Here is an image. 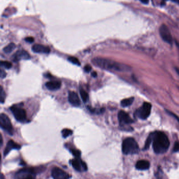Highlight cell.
Returning <instances> with one entry per match:
<instances>
[{"mask_svg": "<svg viewBox=\"0 0 179 179\" xmlns=\"http://www.w3.org/2000/svg\"><path fill=\"white\" fill-rule=\"evenodd\" d=\"M94 65L104 69L115 71H129L131 68L126 64L102 58H95L92 60Z\"/></svg>", "mask_w": 179, "mask_h": 179, "instance_id": "6da1fadb", "label": "cell"}, {"mask_svg": "<svg viewBox=\"0 0 179 179\" xmlns=\"http://www.w3.org/2000/svg\"><path fill=\"white\" fill-rule=\"evenodd\" d=\"M169 146V140L166 134L161 132L154 133L153 148L155 153L157 154H162L166 153Z\"/></svg>", "mask_w": 179, "mask_h": 179, "instance_id": "7a4b0ae2", "label": "cell"}, {"mask_svg": "<svg viewBox=\"0 0 179 179\" xmlns=\"http://www.w3.org/2000/svg\"><path fill=\"white\" fill-rule=\"evenodd\" d=\"M122 150L125 155L135 154L139 151V146L133 138H127L123 141Z\"/></svg>", "mask_w": 179, "mask_h": 179, "instance_id": "3957f363", "label": "cell"}, {"mask_svg": "<svg viewBox=\"0 0 179 179\" xmlns=\"http://www.w3.org/2000/svg\"><path fill=\"white\" fill-rule=\"evenodd\" d=\"M36 171L33 168H23L16 173L15 179H35Z\"/></svg>", "mask_w": 179, "mask_h": 179, "instance_id": "277c9868", "label": "cell"}, {"mask_svg": "<svg viewBox=\"0 0 179 179\" xmlns=\"http://www.w3.org/2000/svg\"><path fill=\"white\" fill-rule=\"evenodd\" d=\"M151 105L148 102H145L143 105L135 112L137 117L141 119H146L150 115Z\"/></svg>", "mask_w": 179, "mask_h": 179, "instance_id": "5b68a950", "label": "cell"}, {"mask_svg": "<svg viewBox=\"0 0 179 179\" xmlns=\"http://www.w3.org/2000/svg\"><path fill=\"white\" fill-rule=\"evenodd\" d=\"M0 125L1 127L8 133L10 135H13L14 130L10 119L8 116L2 113L0 115Z\"/></svg>", "mask_w": 179, "mask_h": 179, "instance_id": "8992f818", "label": "cell"}, {"mask_svg": "<svg viewBox=\"0 0 179 179\" xmlns=\"http://www.w3.org/2000/svg\"><path fill=\"white\" fill-rule=\"evenodd\" d=\"M12 113L13 114L15 119L19 122H24L26 119V113L25 109L16 106H12L10 108Z\"/></svg>", "mask_w": 179, "mask_h": 179, "instance_id": "52a82bcc", "label": "cell"}, {"mask_svg": "<svg viewBox=\"0 0 179 179\" xmlns=\"http://www.w3.org/2000/svg\"><path fill=\"white\" fill-rule=\"evenodd\" d=\"M71 164L72 167L77 171L84 172L87 170V164L80 158V157H75L74 159L71 160Z\"/></svg>", "mask_w": 179, "mask_h": 179, "instance_id": "ba28073f", "label": "cell"}, {"mask_svg": "<svg viewBox=\"0 0 179 179\" xmlns=\"http://www.w3.org/2000/svg\"><path fill=\"white\" fill-rule=\"evenodd\" d=\"M159 33L160 36L164 42L169 44H171L173 40L172 37L169 29L166 25L163 24L160 26Z\"/></svg>", "mask_w": 179, "mask_h": 179, "instance_id": "9c48e42d", "label": "cell"}, {"mask_svg": "<svg viewBox=\"0 0 179 179\" xmlns=\"http://www.w3.org/2000/svg\"><path fill=\"white\" fill-rule=\"evenodd\" d=\"M51 177L53 179H69L71 177L68 173L57 167L51 170Z\"/></svg>", "mask_w": 179, "mask_h": 179, "instance_id": "30bf717a", "label": "cell"}, {"mask_svg": "<svg viewBox=\"0 0 179 179\" xmlns=\"http://www.w3.org/2000/svg\"><path fill=\"white\" fill-rule=\"evenodd\" d=\"M118 117L120 126H124L126 125L130 124L133 122L132 119L128 113L123 111H120L118 113Z\"/></svg>", "mask_w": 179, "mask_h": 179, "instance_id": "8fae6325", "label": "cell"}, {"mask_svg": "<svg viewBox=\"0 0 179 179\" xmlns=\"http://www.w3.org/2000/svg\"><path fill=\"white\" fill-rule=\"evenodd\" d=\"M30 58L31 57L29 53L24 50H18L12 56V60L14 62H17L21 60H27Z\"/></svg>", "mask_w": 179, "mask_h": 179, "instance_id": "7c38bea8", "label": "cell"}, {"mask_svg": "<svg viewBox=\"0 0 179 179\" xmlns=\"http://www.w3.org/2000/svg\"><path fill=\"white\" fill-rule=\"evenodd\" d=\"M68 101L69 103L76 107L80 105V100L77 93L74 91H69L68 93Z\"/></svg>", "mask_w": 179, "mask_h": 179, "instance_id": "4fadbf2b", "label": "cell"}, {"mask_svg": "<svg viewBox=\"0 0 179 179\" xmlns=\"http://www.w3.org/2000/svg\"><path fill=\"white\" fill-rule=\"evenodd\" d=\"M21 146L19 145L18 143H16L12 140H10V141H8L5 148L4 149V153H3L4 156H6L12 149L19 150L21 149Z\"/></svg>", "mask_w": 179, "mask_h": 179, "instance_id": "5bb4252c", "label": "cell"}, {"mask_svg": "<svg viewBox=\"0 0 179 179\" xmlns=\"http://www.w3.org/2000/svg\"><path fill=\"white\" fill-rule=\"evenodd\" d=\"M33 51L36 53H49L51 51L50 48L40 44H35L32 48Z\"/></svg>", "mask_w": 179, "mask_h": 179, "instance_id": "9a60e30c", "label": "cell"}, {"mask_svg": "<svg viewBox=\"0 0 179 179\" xmlns=\"http://www.w3.org/2000/svg\"><path fill=\"white\" fill-rule=\"evenodd\" d=\"M46 87L50 90H57L61 88V82L60 81H49L46 83Z\"/></svg>", "mask_w": 179, "mask_h": 179, "instance_id": "2e32d148", "label": "cell"}, {"mask_svg": "<svg viewBox=\"0 0 179 179\" xmlns=\"http://www.w3.org/2000/svg\"><path fill=\"white\" fill-rule=\"evenodd\" d=\"M150 162L147 160H139L137 162L135 167L138 170H145L148 169L150 167Z\"/></svg>", "mask_w": 179, "mask_h": 179, "instance_id": "e0dca14e", "label": "cell"}, {"mask_svg": "<svg viewBox=\"0 0 179 179\" xmlns=\"http://www.w3.org/2000/svg\"><path fill=\"white\" fill-rule=\"evenodd\" d=\"M153 136H154V133H151L149 135L148 137L147 138L146 143H145V147L143 148V150H146L148 149L150 146L151 143L153 141Z\"/></svg>", "mask_w": 179, "mask_h": 179, "instance_id": "ac0fdd59", "label": "cell"}, {"mask_svg": "<svg viewBox=\"0 0 179 179\" xmlns=\"http://www.w3.org/2000/svg\"><path fill=\"white\" fill-rule=\"evenodd\" d=\"M16 48V44L13 43H11L10 44H9L8 46H6L5 47H4L3 51L6 53H12V51H13Z\"/></svg>", "mask_w": 179, "mask_h": 179, "instance_id": "d6986e66", "label": "cell"}, {"mask_svg": "<svg viewBox=\"0 0 179 179\" xmlns=\"http://www.w3.org/2000/svg\"><path fill=\"white\" fill-rule=\"evenodd\" d=\"M79 92H80V96L83 102L85 103L87 102L88 100H89V95L86 91L84 90V89L80 87Z\"/></svg>", "mask_w": 179, "mask_h": 179, "instance_id": "ffe728a7", "label": "cell"}, {"mask_svg": "<svg viewBox=\"0 0 179 179\" xmlns=\"http://www.w3.org/2000/svg\"><path fill=\"white\" fill-rule=\"evenodd\" d=\"M134 98H126L122 100L121 102V105L122 107H127L131 105L133 102Z\"/></svg>", "mask_w": 179, "mask_h": 179, "instance_id": "44dd1931", "label": "cell"}, {"mask_svg": "<svg viewBox=\"0 0 179 179\" xmlns=\"http://www.w3.org/2000/svg\"><path fill=\"white\" fill-rule=\"evenodd\" d=\"M72 131L69 129H67V128H65L63 130L61 131V134H62V136L64 138L68 137L69 136L72 135Z\"/></svg>", "mask_w": 179, "mask_h": 179, "instance_id": "7402d4cb", "label": "cell"}, {"mask_svg": "<svg viewBox=\"0 0 179 179\" xmlns=\"http://www.w3.org/2000/svg\"><path fill=\"white\" fill-rule=\"evenodd\" d=\"M6 98L5 92H4L3 89V87L1 86L0 88V101L1 103H3Z\"/></svg>", "mask_w": 179, "mask_h": 179, "instance_id": "603a6c76", "label": "cell"}, {"mask_svg": "<svg viewBox=\"0 0 179 179\" xmlns=\"http://www.w3.org/2000/svg\"><path fill=\"white\" fill-rule=\"evenodd\" d=\"M68 60L73 64H76L78 66H80V62L78 60V59L74 57H69L68 58Z\"/></svg>", "mask_w": 179, "mask_h": 179, "instance_id": "cb8c5ba5", "label": "cell"}, {"mask_svg": "<svg viewBox=\"0 0 179 179\" xmlns=\"http://www.w3.org/2000/svg\"><path fill=\"white\" fill-rule=\"evenodd\" d=\"M1 67H3L7 69H9L11 68L12 64L11 62H9V61H1Z\"/></svg>", "mask_w": 179, "mask_h": 179, "instance_id": "d4e9b609", "label": "cell"}, {"mask_svg": "<svg viewBox=\"0 0 179 179\" xmlns=\"http://www.w3.org/2000/svg\"><path fill=\"white\" fill-rule=\"evenodd\" d=\"M71 151L73 156L76 158L80 157L81 156V152L79 150L76 149H71Z\"/></svg>", "mask_w": 179, "mask_h": 179, "instance_id": "484cf974", "label": "cell"}, {"mask_svg": "<svg viewBox=\"0 0 179 179\" xmlns=\"http://www.w3.org/2000/svg\"><path fill=\"white\" fill-rule=\"evenodd\" d=\"M174 152H177L179 151V141H176L174 145V149H173Z\"/></svg>", "mask_w": 179, "mask_h": 179, "instance_id": "4316f807", "label": "cell"}, {"mask_svg": "<svg viewBox=\"0 0 179 179\" xmlns=\"http://www.w3.org/2000/svg\"><path fill=\"white\" fill-rule=\"evenodd\" d=\"M84 70L86 72H90L92 70V67L89 64H87L84 67Z\"/></svg>", "mask_w": 179, "mask_h": 179, "instance_id": "83f0119b", "label": "cell"}, {"mask_svg": "<svg viewBox=\"0 0 179 179\" xmlns=\"http://www.w3.org/2000/svg\"><path fill=\"white\" fill-rule=\"evenodd\" d=\"M25 40L29 43H32L34 41V39L32 37H28L25 38Z\"/></svg>", "mask_w": 179, "mask_h": 179, "instance_id": "f1b7e54d", "label": "cell"}, {"mask_svg": "<svg viewBox=\"0 0 179 179\" xmlns=\"http://www.w3.org/2000/svg\"><path fill=\"white\" fill-rule=\"evenodd\" d=\"M6 74L5 73V72L4 71V70L1 69V78H4L6 77Z\"/></svg>", "mask_w": 179, "mask_h": 179, "instance_id": "f546056e", "label": "cell"}, {"mask_svg": "<svg viewBox=\"0 0 179 179\" xmlns=\"http://www.w3.org/2000/svg\"><path fill=\"white\" fill-rule=\"evenodd\" d=\"M168 113L170 115H172L173 117H175V119H177V121H178V122H179V117H177V116L175 114H174V113H172V112H171L170 111H168Z\"/></svg>", "mask_w": 179, "mask_h": 179, "instance_id": "4dcf8cb0", "label": "cell"}, {"mask_svg": "<svg viewBox=\"0 0 179 179\" xmlns=\"http://www.w3.org/2000/svg\"><path fill=\"white\" fill-rule=\"evenodd\" d=\"M92 77H96L97 76V72L95 71H93V72H92Z\"/></svg>", "mask_w": 179, "mask_h": 179, "instance_id": "1f68e13d", "label": "cell"}, {"mask_svg": "<svg viewBox=\"0 0 179 179\" xmlns=\"http://www.w3.org/2000/svg\"><path fill=\"white\" fill-rule=\"evenodd\" d=\"M143 4H147L149 3V0H140Z\"/></svg>", "mask_w": 179, "mask_h": 179, "instance_id": "d6a6232c", "label": "cell"}, {"mask_svg": "<svg viewBox=\"0 0 179 179\" xmlns=\"http://www.w3.org/2000/svg\"><path fill=\"white\" fill-rule=\"evenodd\" d=\"M0 179H5V177H4V175H3V174H1Z\"/></svg>", "mask_w": 179, "mask_h": 179, "instance_id": "836d02e7", "label": "cell"}, {"mask_svg": "<svg viewBox=\"0 0 179 179\" xmlns=\"http://www.w3.org/2000/svg\"><path fill=\"white\" fill-rule=\"evenodd\" d=\"M2 144H3V138H2V136L1 135V146H2Z\"/></svg>", "mask_w": 179, "mask_h": 179, "instance_id": "e575fe53", "label": "cell"}, {"mask_svg": "<svg viewBox=\"0 0 179 179\" xmlns=\"http://www.w3.org/2000/svg\"><path fill=\"white\" fill-rule=\"evenodd\" d=\"M173 2H175V3H177L178 4H179V0H172Z\"/></svg>", "mask_w": 179, "mask_h": 179, "instance_id": "d590c367", "label": "cell"}, {"mask_svg": "<svg viewBox=\"0 0 179 179\" xmlns=\"http://www.w3.org/2000/svg\"><path fill=\"white\" fill-rule=\"evenodd\" d=\"M177 47H178V48H179V45H178V43H177Z\"/></svg>", "mask_w": 179, "mask_h": 179, "instance_id": "8d00e7d4", "label": "cell"}]
</instances>
